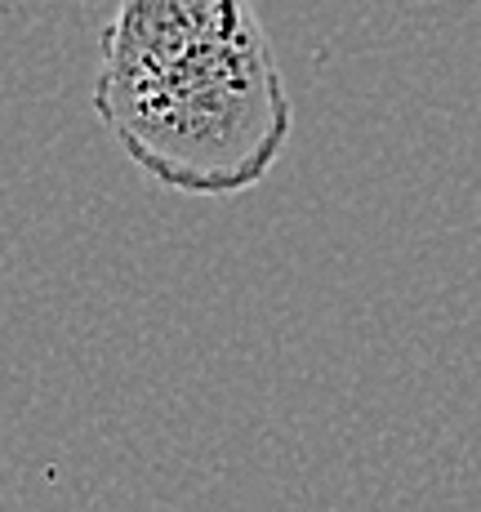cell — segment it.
Here are the masks:
<instances>
[{"mask_svg":"<svg viewBox=\"0 0 481 512\" xmlns=\"http://www.w3.org/2000/svg\"><path fill=\"white\" fill-rule=\"evenodd\" d=\"M94 116L139 174L201 201L254 192L294 134V98L254 0H116Z\"/></svg>","mask_w":481,"mask_h":512,"instance_id":"obj_1","label":"cell"}]
</instances>
